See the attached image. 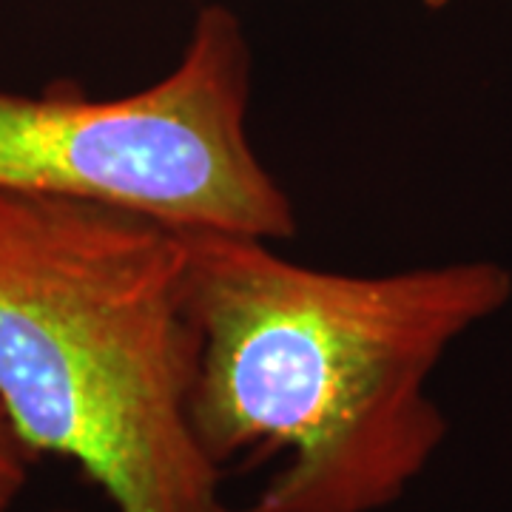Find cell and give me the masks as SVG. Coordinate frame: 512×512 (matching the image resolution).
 Wrapping results in <instances>:
<instances>
[{
  "mask_svg": "<svg viewBox=\"0 0 512 512\" xmlns=\"http://www.w3.org/2000/svg\"><path fill=\"white\" fill-rule=\"evenodd\" d=\"M251 97L242 20L205 6L177 63L146 89H0V194L97 202L174 228L285 242L299 228L296 205L256 154Z\"/></svg>",
  "mask_w": 512,
  "mask_h": 512,
  "instance_id": "obj_3",
  "label": "cell"
},
{
  "mask_svg": "<svg viewBox=\"0 0 512 512\" xmlns=\"http://www.w3.org/2000/svg\"><path fill=\"white\" fill-rule=\"evenodd\" d=\"M52 512H69V510H52Z\"/></svg>",
  "mask_w": 512,
  "mask_h": 512,
  "instance_id": "obj_6",
  "label": "cell"
},
{
  "mask_svg": "<svg viewBox=\"0 0 512 512\" xmlns=\"http://www.w3.org/2000/svg\"><path fill=\"white\" fill-rule=\"evenodd\" d=\"M194 424L222 473L274 470L242 512H384L441 441L424 382L498 296L473 268L345 274L274 239L180 228Z\"/></svg>",
  "mask_w": 512,
  "mask_h": 512,
  "instance_id": "obj_1",
  "label": "cell"
},
{
  "mask_svg": "<svg viewBox=\"0 0 512 512\" xmlns=\"http://www.w3.org/2000/svg\"><path fill=\"white\" fill-rule=\"evenodd\" d=\"M29 464L26 456L12 439V433L0 424V512H15L26 484H29Z\"/></svg>",
  "mask_w": 512,
  "mask_h": 512,
  "instance_id": "obj_4",
  "label": "cell"
},
{
  "mask_svg": "<svg viewBox=\"0 0 512 512\" xmlns=\"http://www.w3.org/2000/svg\"><path fill=\"white\" fill-rule=\"evenodd\" d=\"M183 231L0 194V424L114 512H242L194 424Z\"/></svg>",
  "mask_w": 512,
  "mask_h": 512,
  "instance_id": "obj_2",
  "label": "cell"
},
{
  "mask_svg": "<svg viewBox=\"0 0 512 512\" xmlns=\"http://www.w3.org/2000/svg\"><path fill=\"white\" fill-rule=\"evenodd\" d=\"M424 3H427V6H444L447 0H424Z\"/></svg>",
  "mask_w": 512,
  "mask_h": 512,
  "instance_id": "obj_5",
  "label": "cell"
}]
</instances>
